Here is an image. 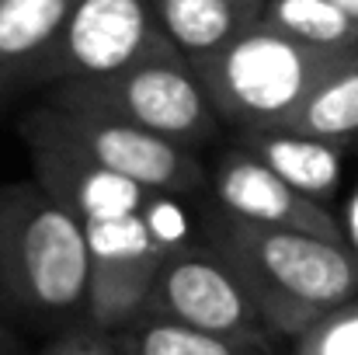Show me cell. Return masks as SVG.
Wrapping results in <instances>:
<instances>
[{
    "label": "cell",
    "instance_id": "cell-1",
    "mask_svg": "<svg viewBox=\"0 0 358 355\" xmlns=\"http://www.w3.org/2000/svg\"><path fill=\"white\" fill-rule=\"evenodd\" d=\"M199 240L237 272L271 338L310 335L327 317L358 303V258L345 244L254 227L216 206L202 213Z\"/></svg>",
    "mask_w": 358,
    "mask_h": 355
},
{
    "label": "cell",
    "instance_id": "cell-2",
    "mask_svg": "<svg viewBox=\"0 0 358 355\" xmlns=\"http://www.w3.org/2000/svg\"><path fill=\"white\" fill-rule=\"evenodd\" d=\"M0 307L59 331L91 321L87 227L35 178L0 185Z\"/></svg>",
    "mask_w": 358,
    "mask_h": 355
},
{
    "label": "cell",
    "instance_id": "cell-3",
    "mask_svg": "<svg viewBox=\"0 0 358 355\" xmlns=\"http://www.w3.org/2000/svg\"><path fill=\"white\" fill-rule=\"evenodd\" d=\"M345 56L352 53L313 49L254 21L223 49L195 60L192 70L206 88L220 122L234 125L237 132L285 125Z\"/></svg>",
    "mask_w": 358,
    "mask_h": 355
},
{
    "label": "cell",
    "instance_id": "cell-4",
    "mask_svg": "<svg viewBox=\"0 0 358 355\" xmlns=\"http://www.w3.org/2000/svg\"><path fill=\"white\" fill-rule=\"evenodd\" d=\"M42 102L63 112H84L136 125L192 153H199L223 132V122L206 88L181 53L136 63L108 77L56 84L45 91Z\"/></svg>",
    "mask_w": 358,
    "mask_h": 355
},
{
    "label": "cell",
    "instance_id": "cell-5",
    "mask_svg": "<svg viewBox=\"0 0 358 355\" xmlns=\"http://www.w3.org/2000/svg\"><path fill=\"white\" fill-rule=\"evenodd\" d=\"M17 132L28 150L31 146L63 150L146 192L174 199H192L209 192V171L199 160V153L125 122L63 112L42 102L21 116Z\"/></svg>",
    "mask_w": 358,
    "mask_h": 355
},
{
    "label": "cell",
    "instance_id": "cell-6",
    "mask_svg": "<svg viewBox=\"0 0 358 355\" xmlns=\"http://www.w3.org/2000/svg\"><path fill=\"white\" fill-rule=\"evenodd\" d=\"M150 0H77L59 39L31 74V88L91 81L129 70L146 60L174 56Z\"/></svg>",
    "mask_w": 358,
    "mask_h": 355
},
{
    "label": "cell",
    "instance_id": "cell-7",
    "mask_svg": "<svg viewBox=\"0 0 358 355\" xmlns=\"http://www.w3.org/2000/svg\"><path fill=\"white\" fill-rule=\"evenodd\" d=\"M146 314L230 342H271L237 272L206 240H199V234L160 265Z\"/></svg>",
    "mask_w": 358,
    "mask_h": 355
},
{
    "label": "cell",
    "instance_id": "cell-8",
    "mask_svg": "<svg viewBox=\"0 0 358 355\" xmlns=\"http://www.w3.org/2000/svg\"><path fill=\"white\" fill-rule=\"evenodd\" d=\"M87 247H91V321L122 331L132 324L146 303L167 251L150 234L139 213H125L115 220L87 223Z\"/></svg>",
    "mask_w": 358,
    "mask_h": 355
},
{
    "label": "cell",
    "instance_id": "cell-9",
    "mask_svg": "<svg viewBox=\"0 0 358 355\" xmlns=\"http://www.w3.org/2000/svg\"><path fill=\"white\" fill-rule=\"evenodd\" d=\"M209 199L227 216L254 223V227L296 230V234L320 237L331 244H345L341 220L327 206L289 188L271 167H264L254 153H247L237 143L216 153L209 167Z\"/></svg>",
    "mask_w": 358,
    "mask_h": 355
},
{
    "label": "cell",
    "instance_id": "cell-10",
    "mask_svg": "<svg viewBox=\"0 0 358 355\" xmlns=\"http://www.w3.org/2000/svg\"><path fill=\"white\" fill-rule=\"evenodd\" d=\"M247 153H254L264 167H271L289 188L299 195L327 206L338 188H341V171H345V150L327 139H313L282 125H264V129H237L234 139Z\"/></svg>",
    "mask_w": 358,
    "mask_h": 355
},
{
    "label": "cell",
    "instance_id": "cell-11",
    "mask_svg": "<svg viewBox=\"0 0 358 355\" xmlns=\"http://www.w3.org/2000/svg\"><path fill=\"white\" fill-rule=\"evenodd\" d=\"M31 164H35V181L52 192L63 206H70L80 223H98V220H115L125 213H139L143 199L150 195L146 188H136L129 181H122L115 174L70 157L63 150H49V146H31Z\"/></svg>",
    "mask_w": 358,
    "mask_h": 355
},
{
    "label": "cell",
    "instance_id": "cell-12",
    "mask_svg": "<svg viewBox=\"0 0 358 355\" xmlns=\"http://www.w3.org/2000/svg\"><path fill=\"white\" fill-rule=\"evenodd\" d=\"M77 0H0V109L28 91Z\"/></svg>",
    "mask_w": 358,
    "mask_h": 355
},
{
    "label": "cell",
    "instance_id": "cell-13",
    "mask_svg": "<svg viewBox=\"0 0 358 355\" xmlns=\"http://www.w3.org/2000/svg\"><path fill=\"white\" fill-rule=\"evenodd\" d=\"M164 35L188 60H202L227 42H234L243 28L257 21V14L237 11L223 0H150Z\"/></svg>",
    "mask_w": 358,
    "mask_h": 355
},
{
    "label": "cell",
    "instance_id": "cell-14",
    "mask_svg": "<svg viewBox=\"0 0 358 355\" xmlns=\"http://www.w3.org/2000/svg\"><path fill=\"white\" fill-rule=\"evenodd\" d=\"M282 129L338 146L358 143V53L345 56Z\"/></svg>",
    "mask_w": 358,
    "mask_h": 355
},
{
    "label": "cell",
    "instance_id": "cell-15",
    "mask_svg": "<svg viewBox=\"0 0 358 355\" xmlns=\"http://www.w3.org/2000/svg\"><path fill=\"white\" fill-rule=\"evenodd\" d=\"M122 355H271L268 342H230L216 338L195 328H185L178 321L139 314L132 324L119 331Z\"/></svg>",
    "mask_w": 358,
    "mask_h": 355
},
{
    "label": "cell",
    "instance_id": "cell-16",
    "mask_svg": "<svg viewBox=\"0 0 358 355\" xmlns=\"http://www.w3.org/2000/svg\"><path fill=\"white\" fill-rule=\"evenodd\" d=\"M257 21L313 49H331V53L358 49V21L348 18L341 7H334L331 0H264Z\"/></svg>",
    "mask_w": 358,
    "mask_h": 355
},
{
    "label": "cell",
    "instance_id": "cell-17",
    "mask_svg": "<svg viewBox=\"0 0 358 355\" xmlns=\"http://www.w3.org/2000/svg\"><path fill=\"white\" fill-rule=\"evenodd\" d=\"M303 355H358V303L317 324L306 335Z\"/></svg>",
    "mask_w": 358,
    "mask_h": 355
},
{
    "label": "cell",
    "instance_id": "cell-18",
    "mask_svg": "<svg viewBox=\"0 0 358 355\" xmlns=\"http://www.w3.org/2000/svg\"><path fill=\"white\" fill-rule=\"evenodd\" d=\"M35 355H122L119 352V331H108L94 321H84L77 328L59 331L42 352Z\"/></svg>",
    "mask_w": 358,
    "mask_h": 355
},
{
    "label": "cell",
    "instance_id": "cell-19",
    "mask_svg": "<svg viewBox=\"0 0 358 355\" xmlns=\"http://www.w3.org/2000/svg\"><path fill=\"white\" fill-rule=\"evenodd\" d=\"M341 230H345V244H348V251H352V254L358 258V181H355V188H352V199H348V206H345Z\"/></svg>",
    "mask_w": 358,
    "mask_h": 355
},
{
    "label": "cell",
    "instance_id": "cell-20",
    "mask_svg": "<svg viewBox=\"0 0 358 355\" xmlns=\"http://www.w3.org/2000/svg\"><path fill=\"white\" fill-rule=\"evenodd\" d=\"M0 355H24V349L7 335V328H3V324H0Z\"/></svg>",
    "mask_w": 358,
    "mask_h": 355
},
{
    "label": "cell",
    "instance_id": "cell-21",
    "mask_svg": "<svg viewBox=\"0 0 358 355\" xmlns=\"http://www.w3.org/2000/svg\"><path fill=\"white\" fill-rule=\"evenodd\" d=\"M223 4H230L237 11H247V14H257V18H261V7H264V0H223Z\"/></svg>",
    "mask_w": 358,
    "mask_h": 355
},
{
    "label": "cell",
    "instance_id": "cell-22",
    "mask_svg": "<svg viewBox=\"0 0 358 355\" xmlns=\"http://www.w3.org/2000/svg\"><path fill=\"white\" fill-rule=\"evenodd\" d=\"M331 4H334V7H341L348 18H355L358 21V0H331Z\"/></svg>",
    "mask_w": 358,
    "mask_h": 355
}]
</instances>
